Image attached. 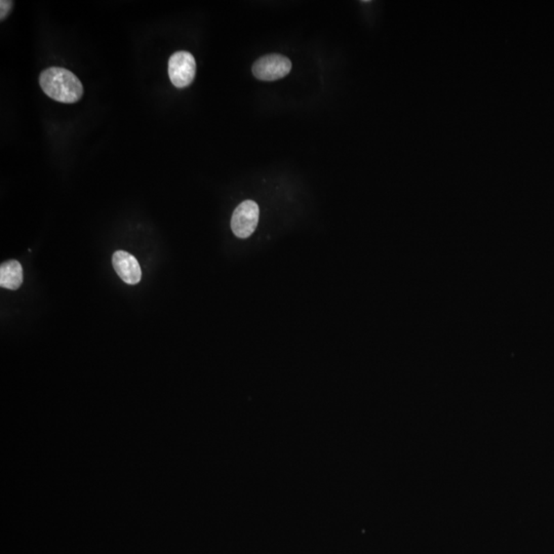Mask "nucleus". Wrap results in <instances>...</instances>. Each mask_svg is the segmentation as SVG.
Masks as SVG:
<instances>
[{
    "instance_id": "obj_4",
    "label": "nucleus",
    "mask_w": 554,
    "mask_h": 554,
    "mask_svg": "<svg viewBox=\"0 0 554 554\" xmlns=\"http://www.w3.org/2000/svg\"><path fill=\"white\" fill-rule=\"evenodd\" d=\"M260 210L253 201L240 203L232 215L231 229L240 238H248L254 233L259 222Z\"/></svg>"
},
{
    "instance_id": "obj_1",
    "label": "nucleus",
    "mask_w": 554,
    "mask_h": 554,
    "mask_svg": "<svg viewBox=\"0 0 554 554\" xmlns=\"http://www.w3.org/2000/svg\"><path fill=\"white\" fill-rule=\"evenodd\" d=\"M40 85L47 96L65 104L78 102L83 94L78 77L65 68L51 67L42 71Z\"/></svg>"
},
{
    "instance_id": "obj_6",
    "label": "nucleus",
    "mask_w": 554,
    "mask_h": 554,
    "mask_svg": "<svg viewBox=\"0 0 554 554\" xmlns=\"http://www.w3.org/2000/svg\"><path fill=\"white\" fill-rule=\"evenodd\" d=\"M23 283V268L17 260L4 262L0 266V285L16 291Z\"/></svg>"
},
{
    "instance_id": "obj_5",
    "label": "nucleus",
    "mask_w": 554,
    "mask_h": 554,
    "mask_svg": "<svg viewBox=\"0 0 554 554\" xmlns=\"http://www.w3.org/2000/svg\"><path fill=\"white\" fill-rule=\"evenodd\" d=\"M112 264L117 276L128 285H137L141 280L142 270L138 260L130 253L117 251L113 254Z\"/></svg>"
},
{
    "instance_id": "obj_3",
    "label": "nucleus",
    "mask_w": 554,
    "mask_h": 554,
    "mask_svg": "<svg viewBox=\"0 0 554 554\" xmlns=\"http://www.w3.org/2000/svg\"><path fill=\"white\" fill-rule=\"evenodd\" d=\"M255 78L263 81H274L287 76L292 70L289 58L279 53L264 56L253 66Z\"/></svg>"
},
{
    "instance_id": "obj_2",
    "label": "nucleus",
    "mask_w": 554,
    "mask_h": 554,
    "mask_svg": "<svg viewBox=\"0 0 554 554\" xmlns=\"http://www.w3.org/2000/svg\"><path fill=\"white\" fill-rule=\"evenodd\" d=\"M196 62L192 53L181 51L173 53L169 60V76L178 89L188 87L194 81Z\"/></svg>"
},
{
    "instance_id": "obj_7",
    "label": "nucleus",
    "mask_w": 554,
    "mask_h": 554,
    "mask_svg": "<svg viewBox=\"0 0 554 554\" xmlns=\"http://www.w3.org/2000/svg\"><path fill=\"white\" fill-rule=\"evenodd\" d=\"M12 6H14V2L12 1H8V0H1V2H0V8H1V10H0V12H1V14H0L1 15L0 18H1V20L6 19V16L10 14Z\"/></svg>"
}]
</instances>
